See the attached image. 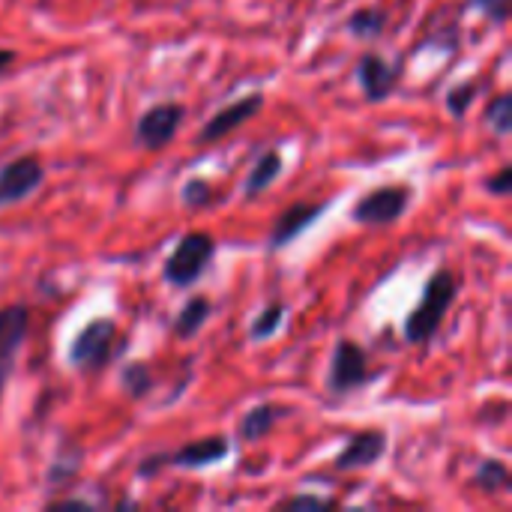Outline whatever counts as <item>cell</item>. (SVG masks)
<instances>
[{
  "instance_id": "1",
  "label": "cell",
  "mask_w": 512,
  "mask_h": 512,
  "mask_svg": "<svg viewBox=\"0 0 512 512\" xmlns=\"http://www.w3.org/2000/svg\"><path fill=\"white\" fill-rule=\"evenodd\" d=\"M456 291H459L456 279L447 270L432 273V279L426 282L423 300L417 303V309L405 321V339L411 345H423L441 330V324H444V318H447V312H450V306L456 300Z\"/></svg>"
},
{
  "instance_id": "2",
  "label": "cell",
  "mask_w": 512,
  "mask_h": 512,
  "mask_svg": "<svg viewBox=\"0 0 512 512\" xmlns=\"http://www.w3.org/2000/svg\"><path fill=\"white\" fill-rule=\"evenodd\" d=\"M213 252H216V243L210 234H204V231L186 234L165 261V270H162L165 282L174 288L195 285L201 279V273L207 270V264L213 261Z\"/></svg>"
},
{
  "instance_id": "3",
  "label": "cell",
  "mask_w": 512,
  "mask_h": 512,
  "mask_svg": "<svg viewBox=\"0 0 512 512\" xmlns=\"http://www.w3.org/2000/svg\"><path fill=\"white\" fill-rule=\"evenodd\" d=\"M114 339H117V327H114V321H108V318H96V321H90V324H87V327L72 339L69 363H72L78 372H96V369H102V366L111 360Z\"/></svg>"
},
{
  "instance_id": "4",
  "label": "cell",
  "mask_w": 512,
  "mask_h": 512,
  "mask_svg": "<svg viewBox=\"0 0 512 512\" xmlns=\"http://www.w3.org/2000/svg\"><path fill=\"white\" fill-rule=\"evenodd\" d=\"M228 456V441L225 438H207V441H195V444H186L183 450L177 453H165V456H153V459H144V465L138 468L141 477H150L156 474L159 468H183V471H195V468H207L219 459Z\"/></svg>"
},
{
  "instance_id": "5",
  "label": "cell",
  "mask_w": 512,
  "mask_h": 512,
  "mask_svg": "<svg viewBox=\"0 0 512 512\" xmlns=\"http://www.w3.org/2000/svg\"><path fill=\"white\" fill-rule=\"evenodd\" d=\"M408 204H411V192L405 186H381V189L363 195L351 216L360 225L381 228V225H393L396 219H402Z\"/></svg>"
},
{
  "instance_id": "6",
  "label": "cell",
  "mask_w": 512,
  "mask_h": 512,
  "mask_svg": "<svg viewBox=\"0 0 512 512\" xmlns=\"http://www.w3.org/2000/svg\"><path fill=\"white\" fill-rule=\"evenodd\" d=\"M183 117H186V108L177 102H162V105L147 108L135 126V144L144 150H162L177 135Z\"/></svg>"
},
{
  "instance_id": "7",
  "label": "cell",
  "mask_w": 512,
  "mask_h": 512,
  "mask_svg": "<svg viewBox=\"0 0 512 512\" xmlns=\"http://www.w3.org/2000/svg\"><path fill=\"white\" fill-rule=\"evenodd\" d=\"M369 381V363H366V351L351 342V339H342L333 351V363H330V390L339 393V396H348L351 390L363 387Z\"/></svg>"
},
{
  "instance_id": "8",
  "label": "cell",
  "mask_w": 512,
  "mask_h": 512,
  "mask_svg": "<svg viewBox=\"0 0 512 512\" xmlns=\"http://www.w3.org/2000/svg\"><path fill=\"white\" fill-rule=\"evenodd\" d=\"M27 330H30L27 306L15 303V306L0 309V390L12 378V369L18 363V354H21V345L27 339Z\"/></svg>"
},
{
  "instance_id": "9",
  "label": "cell",
  "mask_w": 512,
  "mask_h": 512,
  "mask_svg": "<svg viewBox=\"0 0 512 512\" xmlns=\"http://www.w3.org/2000/svg\"><path fill=\"white\" fill-rule=\"evenodd\" d=\"M42 162L36 156H18L0 168V207L30 198L42 186Z\"/></svg>"
},
{
  "instance_id": "10",
  "label": "cell",
  "mask_w": 512,
  "mask_h": 512,
  "mask_svg": "<svg viewBox=\"0 0 512 512\" xmlns=\"http://www.w3.org/2000/svg\"><path fill=\"white\" fill-rule=\"evenodd\" d=\"M261 105H264V96H261V93H252V96L237 99L234 105H225L222 111H216V114L207 120V126H204L201 135H198V144H210V141H219V138L231 135V132L240 129L249 117H255V114L261 111Z\"/></svg>"
},
{
  "instance_id": "11",
  "label": "cell",
  "mask_w": 512,
  "mask_h": 512,
  "mask_svg": "<svg viewBox=\"0 0 512 512\" xmlns=\"http://www.w3.org/2000/svg\"><path fill=\"white\" fill-rule=\"evenodd\" d=\"M396 78H399V69L390 66L381 54H363L357 63V81L369 102H384L393 93Z\"/></svg>"
},
{
  "instance_id": "12",
  "label": "cell",
  "mask_w": 512,
  "mask_h": 512,
  "mask_svg": "<svg viewBox=\"0 0 512 512\" xmlns=\"http://www.w3.org/2000/svg\"><path fill=\"white\" fill-rule=\"evenodd\" d=\"M387 453V435L378 429L360 432L348 441V447L336 456L333 468L336 471H357V468H369L375 465L381 456Z\"/></svg>"
},
{
  "instance_id": "13",
  "label": "cell",
  "mask_w": 512,
  "mask_h": 512,
  "mask_svg": "<svg viewBox=\"0 0 512 512\" xmlns=\"http://www.w3.org/2000/svg\"><path fill=\"white\" fill-rule=\"evenodd\" d=\"M327 207L324 204H294L288 207L276 225H273V234H270V249H285L291 240H297V234H303Z\"/></svg>"
},
{
  "instance_id": "14",
  "label": "cell",
  "mask_w": 512,
  "mask_h": 512,
  "mask_svg": "<svg viewBox=\"0 0 512 512\" xmlns=\"http://www.w3.org/2000/svg\"><path fill=\"white\" fill-rule=\"evenodd\" d=\"M279 171H282V153H279V150H267V153H261V156H258V162H255V165H252V171H249L246 195H249V198H255V195H261L264 189H270V186H273V180L279 177Z\"/></svg>"
},
{
  "instance_id": "15",
  "label": "cell",
  "mask_w": 512,
  "mask_h": 512,
  "mask_svg": "<svg viewBox=\"0 0 512 512\" xmlns=\"http://www.w3.org/2000/svg\"><path fill=\"white\" fill-rule=\"evenodd\" d=\"M210 312H213V303H210L207 297H192V300L177 312V318H174V333H177L180 339H192V336L204 327V321L210 318Z\"/></svg>"
},
{
  "instance_id": "16",
  "label": "cell",
  "mask_w": 512,
  "mask_h": 512,
  "mask_svg": "<svg viewBox=\"0 0 512 512\" xmlns=\"http://www.w3.org/2000/svg\"><path fill=\"white\" fill-rule=\"evenodd\" d=\"M279 414H282V411L273 408V405H258V408H252V411L243 417V423H240V438H243V441H261V438L273 429V423H276Z\"/></svg>"
},
{
  "instance_id": "17",
  "label": "cell",
  "mask_w": 512,
  "mask_h": 512,
  "mask_svg": "<svg viewBox=\"0 0 512 512\" xmlns=\"http://www.w3.org/2000/svg\"><path fill=\"white\" fill-rule=\"evenodd\" d=\"M120 387H123L126 396L144 399V396L150 393V387H153V375H150V369H147L144 363H129V366L120 372Z\"/></svg>"
},
{
  "instance_id": "18",
  "label": "cell",
  "mask_w": 512,
  "mask_h": 512,
  "mask_svg": "<svg viewBox=\"0 0 512 512\" xmlns=\"http://www.w3.org/2000/svg\"><path fill=\"white\" fill-rule=\"evenodd\" d=\"M384 24H387V15H384L381 9H360V12H354V15L348 18V30H351L354 36H360V39H375V36H381Z\"/></svg>"
},
{
  "instance_id": "19",
  "label": "cell",
  "mask_w": 512,
  "mask_h": 512,
  "mask_svg": "<svg viewBox=\"0 0 512 512\" xmlns=\"http://www.w3.org/2000/svg\"><path fill=\"white\" fill-rule=\"evenodd\" d=\"M474 486L483 489V492H498V489L510 486V471H507V465L498 462V459L483 462V465L477 468V474H474Z\"/></svg>"
},
{
  "instance_id": "20",
  "label": "cell",
  "mask_w": 512,
  "mask_h": 512,
  "mask_svg": "<svg viewBox=\"0 0 512 512\" xmlns=\"http://www.w3.org/2000/svg\"><path fill=\"white\" fill-rule=\"evenodd\" d=\"M282 318H285V303H270L255 321H252V330H249V339L252 342H261V339H270L276 330H279V324H282Z\"/></svg>"
},
{
  "instance_id": "21",
  "label": "cell",
  "mask_w": 512,
  "mask_h": 512,
  "mask_svg": "<svg viewBox=\"0 0 512 512\" xmlns=\"http://www.w3.org/2000/svg\"><path fill=\"white\" fill-rule=\"evenodd\" d=\"M486 123L495 135H510L512 132V96L501 93L492 99L489 111H486Z\"/></svg>"
},
{
  "instance_id": "22",
  "label": "cell",
  "mask_w": 512,
  "mask_h": 512,
  "mask_svg": "<svg viewBox=\"0 0 512 512\" xmlns=\"http://www.w3.org/2000/svg\"><path fill=\"white\" fill-rule=\"evenodd\" d=\"M477 93H480V84H477V81H468V84L453 87V90L447 93V108H450V114H453V117H465V111L471 108V102L477 99Z\"/></svg>"
},
{
  "instance_id": "23",
  "label": "cell",
  "mask_w": 512,
  "mask_h": 512,
  "mask_svg": "<svg viewBox=\"0 0 512 512\" xmlns=\"http://www.w3.org/2000/svg\"><path fill=\"white\" fill-rule=\"evenodd\" d=\"M477 9H483V15L495 24H504L510 18V6L512 0H471Z\"/></svg>"
},
{
  "instance_id": "24",
  "label": "cell",
  "mask_w": 512,
  "mask_h": 512,
  "mask_svg": "<svg viewBox=\"0 0 512 512\" xmlns=\"http://www.w3.org/2000/svg\"><path fill=\"white\" fill-rule=\"evenodd\" d=\"M207 198H210V186H207L204 180H189V183L183 186V201H186L189 207L207 204Z\"/></svg>"
},
{
  "instance_id": "25",
  "label": "cell",
  "mask_w": 512,
  "mask_h": 512,
  "mask_svg": "<svg viewBox=\"0 0 512 512\" xmlns=\"http://www.w3.org/2000/svg\"><path fill=\"white\" fill-rule=\"evenodd\" d=\"M486 189H489L492 195H501V198H504V195H510L512 192V168L510 165H504V168H501L495 177H489V180H486Z\"/></svg>"
},
{
  "instance_id": "26",
  "label": "cell",
  "mask_w": 512,
  "mask_h": 512,
  "mask_svg": "<svg viewBox=\"0 0 512 512\" xmlns=\"http://www.w3.org/2000/svg\"><path fill=\"white\" fill-rule=\"evenodd\" d=\"M285 507H330V501H324V498H312V495H303V498H291V501H285Z\"/></svg>"
},
{
  "instance_id": "27",
  "label": "cell",
  "mask_w": 512,
  "mask_h": 512,
  "mask_svg": "<svg viewBox=\"0 0 512 512\" xmlns=\"http://www.w3.org/2000/svg\"><path fill=\"white\" fill-rule=\"evenodd\" d=\"M12 63H15V51L12 48H0V72L9 69Z\"/></svg>"
}]
</instances>
